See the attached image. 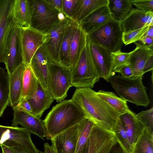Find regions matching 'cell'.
<instances>
[{
    "instance_id": "obj_1",
    "label": "cell",
    "mask_w": 153,
    "mask_h": 153,
    "mask_svg": "<svg viewBox=\"0 0 153 153\" xmlns=\"http://www.w3.org/2000/svg\"><path fill=\"white\" fill-rule=\"evenodd\" d=\"M95 124L113 131L120 115L91 88H77L71 99Z\"/></svg>"
},
{
    "instance_id": "obj_2",
    "label": "cell",
    "mask_w": 153,
    "mask_h": 153,
    "mask_svg": "<svg viewBox=\"0 0 153 153\" xmlns=\"http://www.w3.org/2000/svg\"><path fill=\"white\" fill-rule=\"evenodd\" d=\"M86 117L83 111L71 99L63 100L53 106L43 120L45 138L51 140Z\"/></svg>"
},
{
    "instance_id": "obj_3",
    "label": "cell",
    "mask_w": 153,
    "mask_h": 153,
    "mask_svg": "<svg viewBox=\"0 0 153 153\" xmlns=\"http://www.w3.org/2000/svg\"><path fill=\"white\" fill-rule=\"evenodd\" d=\"M142 76L126 78L111 75L108 82L121 98L137 106H147L150 102L146 87L142 82Z\"/></svg>"
},
{
    "instance_id": "obj_4",
    "label": "cell",
    "mask_w": 153,
    "mask_h": 153,
    "mask_svg": "<svg viewBox=\"0 0 153 153\" xmlns=\"http://www.w3.org/2000/svg\"><path fill=\"white\" fill-rule=\"evenodd\" d=\"M100 77L93 62L87 40L76 64L71 69V85L77 88H92Z\"/></svg>"
},
{
    "instance_id": "obj_5",
    "label": "cell",
    "mask_w": 153,
    "mask_h": 153,
    "mask_svg": "<svg viewBox=\"0 0 153 153\" xmlns=\"http://www.w3.org/2000/svg\"><path fill=\"white\" fill-rule=\"evenodd\" d=\"M120 22L112 19L87 35L92 43L111 53L120 50L123 43Z\"/></svg>"
},
{
    "instance_id": "obj_6",
    "label": "cell",
    "mask_w": 153,
    "mask_h": 153,
    "mask_svg": "<svg viewBox=\"0 0 153 153\" xmlns=\"http://www.w3.org/2000/svg\"><path fill=\"white\" fill-rule=\"evenodd\" d=\"M48 89L53 99L60 102L67 96L71 85V69L49 61Z\"/></svg>"
},
{
    "instance_id": "obj_7",
    "label": "cell",
    "mask_w": 153,
    "mask_h": 153,
    "mask_svg": "<svg viewBox=\"0 0 153 153\" xmlns=\"http://www.w3.org/2000/svg\"><path fill=\"white\" fill-rule=\"evenodd\" d=\"M32 8L30 27L45 34L59 21V12L53 8L45 0H30Z\"/></svg>"
},
{
    "instance_id": "obj_8",
    "label": "cell",
    "mask_w": 153,
    "mask_h": 153,
    "mask_svg": "<svg viewBox=\"0 0 153 153\" xmlns=\"http://www.w3.org/2000/svg\"><path fill=\"white\" fill-rule=\"evenodd\" d=\"M30 134L23 127L0 125V146L18 147L29 153H39L32 141Z\"/></svg>"
},
{
    "instance_id": "obj_9",
    "label": "cell",
    "mask_w": 153,
    "mask_h": 153,
    "mask_svg": "<svg viewBox=\"0 0 153 153\" xmlns=\"http://www.w3.org/2000/svg\"><path fill=\"white\" fill-rule=\"evenodd\" d=\"M117 143L113 131L95 124L80 153H109Z\"/></svg>"
},
{
    "instance_id": "obj_10",
    "label": "cell",
    "mask_w": 153,
    "mask_h": 153,
    "mask_svg": "<svg viewBox=\"0 0 153 153\" xmlns=\"http://www.w3.org/2000/svg\"><path fill=\"white\" fill-rule=\"evenodd\" d=\"M68 22L67 17L59 21L45 34V39L42 47L49 60L60 64V52L63 38Z\"/></svg>"
},
{
    "instance_id": "obj_11",
    "label": "cell",
    "mask_w": 153,
    "mask_h": 153,
    "mask_svg": "<svg viewBox=\"0 0 153 153\" xmlns=\"http://www.w3.org/2000/svg\"><path fill=\"white\" fill-rule=\"evenodd\" d=\"M14 0H0V62L5 63L7 44L15 24L13 6Z\"/></svg>"
},
{
    "instance_id": "obj_12",
    "label": "cell",
    "mask_w": 153,
    "mask_h": 153,
    "mask_svg": "<svg viewBox=\"0 0 153 153\" xmlns=\"http://www.w3.org/2000/svg\"><path fill=\"white\" fill-rule=\"evenodd\" d=\"M21 28L14 25L7 44L5 64L9 75L23 63L21 41Z\"/></svg>"
},
{
    "instance_id": "obj_13",
    "label": "cell",
    "mask_w": 153,
    "mask_h": 153,
    "mask_svg": "<svg viewBox=\"0 0 153 153\" xmlns=\"http://www.w3.org/2000/svg\"><path fill=\"white\" fill-rule=\"evenodd\" d=\"M13 117L12 126L17 127L20 125L30 133L45 140L46 132L43 120L16 106L13 107Z\"/></svg>"
},
{
    "instance_id": "obj_14",
    "label": "cell",
    "mask_w": 153,
    "mask_h": 153,
    "mask_svg": "<svg viewBox=\"0 0 153 153\" xmlns=\"http://www.w3.org/2000/svg\"><path fill=\"white\" fill-rule=\"evenodd\" d=\"M45 39V34L30 27L21 28V41L23 63L30 65L33 55Z\"/></svg>"
},
{
    "instance_id": "obj_15",
    "label": "cell",
    "mask_w": 153,
    "mask_h": 153,
    "mask_svg": "<svg viewBox=\"0 0 153 153\" xmlns=\"http://www.w3.org/2000/svg\"><path fill=\"white\" fill-rule=\"evenodd\" d=\"M91 58L100 78L108 82L113 74V61L111 53L105 49L95 44L87 38Z\"/></svg>"
},
{
    "instance_id": "obj_16",
    "label": "cell",
    "mask_w": 153,
    "mask_h": 153,
    "mask_svg": "<svg viewBox=\"0 0 153 153\" xmlns=\"http://www.w3.org/2000/svg\"><path fill=\"white\" fill-rule=\"evenodd\" d=\"M78 123L51 139L56 153H75L79 134Z\"/></svg>"
},
{
    "instance_id": "obj_17",
    "label": "cell",
    "mask_w": 153,
    "mask_h": 153,
    "mask_svg": "<svg viewBox=\"0 0 153 153\" xmlns=\"http://www.w3.org/2000/svg\"><path fill=\"white\" fill-rule=\"evenodd\" d=\"M49 61L41 46L33 55L30 64L39 83L45 89H48V81Z\"/></svg>"
},
{
    "instance_id": "obj_18",
    "label": "cell",
    "mask_w": 153,
    "mask_h": 153,
    "mask_svg": "<svg viewBox=\"0 0 153 153\" xmlns=\"http://www.w3.org/2000/svg\"><path fill=\"white\" fill-rule=\"evenodd\" d=\"M120 23L123 32L153 25V12L133 8Z\"/></svg>"
},
{
    "instance_id": "obj_19",
    "label": "cell",
    "mask_w": 153,
    "mask_h": 153,
    "mask_svg": "<svg viewBox=\"0 0 153 153\" xmlns=\"http://www.w3.org/2000/svg\"><path fill=\"white\" fill-rule=\"evenodd\" d=\"M25 97L30 105L32 113L40 118L54 100L49 90L44 89L39 82L35 93L30 97Z\"/></svg>"
},
{
    "instance_id": "obj_20",
    "label": "cell",
    "mask_w": 153,
    "mask_h": 153,
    "mask_svg": "<svg viewBox=\"0 0 153 153\" xmlns=\"http://www.w3.org/2000/svg\"><path fill=\"white\" fill-rule=\"evenodd\" d=\"M87 35L79 24L75 22L69 51V61L71 69L76 64L83 49L87 45Z\"/></svg>"
},
{
    "instance_id": "obj_21",
    "label": "cell",
    "mask_w": 153,
    "mask_h": 153,
    "mask_svg": "<svg viewBox=\"0 0 153 153\" xmlns=\"http://www.w3.org/2000/svg\"><path fill=\"white\" fill-rule=\"evenodd\" d=\"M112 19L108 6L95 10L79 24L87 34Z\"/></svg>"
},
{
    "instance_id": "obj_22",
    "label": "cell",
    "mask_w": 153,
    "mask_h": 153,
    "mask_svg": "<svg viewBox=\"0 0 153 153\" xmlns=\"http://www.w3.org/2000/svg\"><path fill=\"white\" fill-rule=\"evenodd\" d=\"M132 111L119 116L128 140L133 146L145 127Z\"/></svg>"
},
{
    "instance_id": "obj_23",
    "label": "cell",
    "mask_w": 153,
    "mask_h": 153,
    "mask_svg": "<svg viewBox=\"0 0 153 153\" xmlns=\"http://www.w3.org/2000/svg\"><path fill=\"white\" fill-rule=\"evenodd\" d=\"M25 65L23 63L9 76V102L12 108L17 105L21 98L23 74Z\"/></svg>"
},
{
    "instance_id": "obj_24",
    "label": "cell",
    "mask_w": 153,
    "mask_h": 153,
    "mask_svg": "<svg viewBox=\"0 0 153 153\" xmlns=\"http://www.w3.org/2000/svg\"><path fill=\"white\" fill-rule=\"evenodd\" d=\"M152 55L153 50L137 47L131 52L129 58V65L132 72V78L142 76L146 62Z\"/></svg>"
},
{
    "instance_id": "obj_25",
    "label": "cell",
    "mask_w": 153,
    "mask_h": 153,
    "mask_svg": "<svg viewBox=\"0 0 153 153\" xmlns=\"http://www.w3.org/2000/svg\"><path fill=\"white\" fill-rule=\"evenodd\" d=\"M32 13L30 0H14L13 19L16 26L20 28L30 26Z\"/></svg>"
},
{
    "instance_id": "obj_26",
    "label": "cell",
    "mask_w": 153,
    "mask_h": 153,
    "mask_svg": "<svg viewBox=\"0 0 153 153\" xmlns=\"http://www.w3.org/2000/svg\"><path fill=\"white\" fill-rule=\"evenodd\" d=\"M108 0H79L72 20L79 24L93 12L108 5Z\"/></svg>"
},
{
    "instance_id": "obj_27",
    "label": "cell",
    "mask_w": 153,
    "mask_h": 153,
    "mask_svg": "<svg viewBox=\"0 0 153 153\" xmlns=\"http://www.w3.org/2000/svg\"><path fill=\"white\" fill-rule=\"evenodd\" d=\"M75 22L71 19L68 18V22L65 30L60 52V65L70 69V48Z\"/></svg>"
},
{
    "instance_id": "obj_28",
    "label": "cell",
    "mask_w": 153,
    "mask_h": 153,
    "mask_svg": "<svg viewBox=\"0 0 153 153\" xmlns=\"http://www.w3.org/2000/svg\"><path fill=\"white\" fill-rule=\"evenodd\" d=\"M131 0H108V7L112 19L120 22L131 12Z\"/></svg>"
},
{
    "instance_id": "obj_29",
    "label": "cell",
    "mask_w": 153,
    "mask_h": 153,
    "mask_svg": "<svg viewBox=\"0 0 153 153\" xmlns=\"http://www.w3.org/2000/svg\"><path fill=\"white\" fill-rule=\"evenodd\" d=\"M97 95L105 101L120 115L130 112L126 101L114 93L102 90L96 92Z\"/></svg>"
},
{
    "instance_id": "obj_30",
    "label": "cell",
    "mask_w": 153,
    "mask_h": 153,
    "mask_svg": "<svg viewBox=\"0 0 153 153\" xmlns=\"http://www.w3.org/2000/svg\"><path fill=\"white\" fill-rule=\"evenodd\" d=\"M39 83L30 65H25L23 78L21 98L30 97L34 94L37 90Z\"/></svg>"
},
{
    "instance_id": "obj_31",
    "label": "cell",
    "mask_w": 153,
    "mask_h": 153,
    "mask_svg": "<svg viewBox=\"0 0 153 153\" xmlns=\"http://www.w3.org/2000/svg\"><path fill=\"white\" fill-rule=\"evenodd\" d=\"M5 69L0 66V118L9 102V76Z\"/></svg>"
},
{
    "instance_id": "obj_32",
    "label": "cell",
    "mask_w": 153,
    "mask_h": 153,
    "mask_svg": "<svg viewBox=\"0 0 153 153\" xmlns=\"http://www.w3.org/2000/svg\"><path fill=\"white\" fill-rule=\"evenodd\" d=\"M132 153H153V133L144 128L133 146Z\"/></svg>"
},
{
    "instance_id": "obj_33",
    "label": "cell",
    "mask_w": 153,
    "mask_h": 153,
    "mask_svg": "<svg viewBox=\"0 0 153 153\" xmlns=\"http://www.w3.org/2000/svg\"><path fill=\"white\" fill-rule=\"evenodd\" d=\"M95 124L91 119L87 117L79 123V134L75 153H80Z\"/></svg>"
},
{
    "instance_id": "obj_34",
    "label": "cell",
    "mask_w": 153,
    "mask_h": 153,
    "mask_svg": "<svg viewBox=\"0 0 153 153\" xmlns=\"http://www.w3.org/2000/svg\"><path fill=\"white\" fill-rule=\"evenodd\" d=\"M117 142L125 153H132L133 147L130 144L122 122L119 117L113 130Z\"/></svg>"
},
{
    "instance_id": "obj_35",
    "label": "cell",
    "mask_w": 153,
    "mask_h": 153,
    "mask_svg": "<svg viewBox=\"0 0 153 153\" xmlns=\"http://www.w3.org/2000/svg\"><path fill=\"white\" fill-rule=\"evenodd\" d=\"M150 25L142 28L123 32L122 40L123 44L127 45L139 40L149 29Z\"/></svg>"
},
{
    "instance_id": "obj_36",
    "label": "cell",
    "mask_w": 153,
    "mask_h": 153,
    "mask_svg": "<svg viewBox=\"0 0 153 153\" xmlns=\"http://www.w3.org/2000/svg\"><path fill=\"white\" fill-rule=\"evenodd\" d=\"M136 117L143 124L145 128L153 133V108L142 111L137 114Z\"/></svg>"
},
{
    "instance_id": "obj_37",
    "label": "cell",
    "mask_w": 153,
    "mask_h": 153,
    "mask_svg": "<svg viewBox=\"0 0 153 153\" xmlns=\"http://www.w3.org/2000/svg\"><path fill=\"white\" fill-rule=\"evenodd\" d=\"M131 53L123 52L120 50L111 53L113 61V71L122 66L129 65V58Z\"/></svg>"
},
{
    "instance_id": "obj_38",
    "label": "cell",
    "mask_w": 153,
    "mask_h": 153,
    "mask_svg": "<svg viewBox=\"0 0 153 153\" xmlns=\"http://www.w3.org/2000/svg\"><path fill=\"white\" fill-rule=\"evenodd\" d=\"M78 2L79 0H62V12L67 17L72 19Z\"/></svg>"
},
{
    "instance_id": "obj_39",
    "label": "cell",
    "mask_w": 153,
    "mask_h": 153,
    "mask_svg": "<svg viewBox=\"0 0 153 153\" xmlns=\"http://www.w3.org/2000/svg\"><path fill=\"white\" fill-rule=\"evenodd\" d=\"M131 3L137 9L146 12H153V0H131Z\"/></svg>"
},
{
    "instance_id": "obj_40",
    "label": "cell",
    "mask_w": 153,
    "mask_h": 153,
    "mask_svg": "<svg viewBox=\"0 0 153 153\" xmlns=\"http://www.w3.org/2000/svg\"><path fill=\"white\" fill-rule=\"evenodd\" d=\"M153 38L143 37L134 43L136 47L153 50Z\"/></svg>"
},
{
    "instance_id": "obj_41",
    "label": "cell",
    "mask_w": 153,
    "mask_h": 153,
    "mask_svg": "<svg viewBox=\"0 0 153 153\" xmlns=\"http://www.w3.org/2000/svg\"><path fill=\"white\" fill-rule=\"evenodd\" d=\"M113 73H120L122 76L126 78H131L133 76L132 70L129 65L123 66L117 69L114 70Z\"/></svg>"
},
{
    "instance_id": "obj_42",
    "label": "cell",
    "mask_w": 153,
    "mask_h": 153,
    "mask_svg": "<svg viewBox=\"0 0 153 153\" xmlns=\"http://www.w3.org/2000/svg\"><path fill=\"white\" fill-rule=\"evenodd\" d=\"M45 2L53 8L59 12H62V0H45Z\"/></svg>"
},
{
    "instance_id": "obj_43",
    "label": "cell",
    "mask_w": 153,
    "mask_h": 153,
    "mask_svg": "<svg viewBox=\"0 0 153 153\" xmlns=\"http://www.w3.org/2000/svg\"><path fill=\"white\" fill-rule=\"evenodd\" d=\"M15 106L29 112L32 113L30 104L25 97L21 98L18 104Z\"/></svg>"
},
{
    "instance_id": "obj_44",
    "label": "cell",
    "mask_w": 153,
    "mask_h": 153,
    "mask_svg": "<svg viewBox=\"0 0 153 153\" xmlns=\"http://www.w3.org/2000/svg\"><path fill=\"white\" fill-rule=\"evenodd\" d=\"M153 69V55L149 56L146 61L143 69V74L147 72L152 71Z\"/></svg>"
},
{
    "instance_id": "obj_45",
    "label": "cell",
    "mask_w": 153,
    "mask_h": 153,
    "mask_svg": "<svg viewBox=\"0 0 153 153\" xmlns=\"http://www.w3.org/2000/svg\"><path fill=\"white\" fill-rule=\"evenodd\" d=\"M109 153H125L117 142L113 147Z\"/></svg>"
},
{
    "instance_id": "obj_46",
    "label": "cell",
    "mask_w": 153,
    "mask_h": 153,
    "mask_svg": "<svg viewBox=\"0 0 153 153\" xmlns=\"http://www.w3.org/2000/svg\"><path fill=\"white\" fill-rule=\"evenodd\" d=\"M44 152L45 153H56L53 147L50 146L48 143L44 144Z\"/></svg>"
},
{
    "instance_id": "obj_47",
    "label": "cell",
    "mask_w": 153,
    "mask_h": 153,
    "mask_svg": "<svg viewBox=\"0 0 153 153\" xmlns=\"http://www.w3.org/2000/svg\"><path fill=\"white\" fill-rule=\"evenodd\" d=\"M0 146L2 150V153H15L10 147L4 145H1Z\"/></svg>"
},
{
    "instance_id": "obj_48",
    "label": "cell",
    "mask_w": 153,
    "mask_h": 153,
    "mask_svg": "<svg viewBox=\"0 0 153 153\" xmlns=\"http://www.w3.org/2000/svg\"><path fill=\"white\" fill-rule=\"evenodd\" d=\"M145 36L153 38V25L150 26L149 29L143 35L142 37Z\"/></svg>"
},
{
    "instance_id": "obj_49",
    "label": "cell",
    "mask_w": 153,
    "mask_h": 153,
    "mask_svg": "<svg viewBox=\"0 0 153 153\" xmlns=\"http://www.w3.org/2000/svg\"><path fill=\"white\" fill-rule=\"evenodd\" d=\"M10 148L13 150L15 153H29L18 147H11Z\"/></svg>"
},
{
    "instance_id": "obj_50",
    "label": "cell",
    "mask_w": 153,
    "mask_h": 153,
    "mask_svg": "<svg viewBox=\"0 0 153 153\" xmlns=\"http://www.w3.org/2000/svg\"><path fill=\"white\" fill-rule=\"evenodd\" d=\"M40 153H45L44 152L41 151V152H40Z\"/></svg>"
}]
</instances>
